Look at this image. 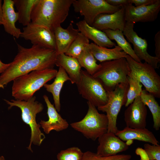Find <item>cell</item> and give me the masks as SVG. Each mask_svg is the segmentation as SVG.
I'll use <instances>...</instances> for the list:
<instances>
[{"mask_svg": "<svg viewBox=\"0 0 160 160\" xmlns=\"http://www.w3.org/2000/svg\"><path fill=\"white\" fill-rule=\"evenodd\" d=\"M18 53L7 69L0 76V88L15 79L35 70L53 68L55 50L33 45L29 48L17 44Z\"/></svg>", "mask_w": 160, "mask_h": 160, "instance_id": "1", "label": "cell"}, {"mask_svg": "<svg viewBox=\"0 0 160 160\" xmlns=\"http://www.w3.org/2000/svg\"><path fill=\"white\" fill-rule=\"evenodd\" d=\"M74 0H39L31 16V23L53 32L66 20Z\"/></svg>", "mask_w": 160, "mask_h": 160, "instance_id": "2", "label": "cell"}, {"mask_svg": "<svg viewBox=\"0 0 160 160\" xmlns=\"http://www.w3.org/2000/svg\"><path fill=\"white\" fill-rule=\"evenodd\" d=\"M57 71L53 68L35 70L13 80L12 95L15 100L27 101L48 81L55 77Z\"/></svg>", "mask_w": 160, "mask_h": 160, "instance_id": "3", "label": "cell"}, {"mask_svg": "<svg viewBox=\"0 0 160 160\" xmlns=\"http://www.w3.org/2000/svg\"><path fill=\"white\" fill-rule=\"evenodd\" d=\"M36 97L33 96L27 101L12 100L11 101L4 99L9 105L8 109L16 106L19 108L21 111V118L23 121L29 125L31 133L30 143L27 148L32 152L31 148L32 143L39 146L45 138L40 128L41 125L37 124L36 116L37 114L43 109L42 104L36 100Z\"/></svg>", "mask_w": 160, "mask_h": 160, "instance_id": "4", "label": "cell"}, {"mask_svg": "<svg viewBox=\"0 0 160 160\" xmlns=\"http://www.w3.org/2000/svg\"><path fill=\"white\" fill-rule=\"evenodd\" d=\"M100 64V68L92 76L100 81L107 92L113 90L119 84L127 81L131 70L125 58L106 61Z\"/></svg>", "mask_w": 160, "mask_h": 160, "instance_id": "5", "label": "cell"}, {"mask_svg": "<svg viewBox=\"0 0 160 160\" xmlns=\"http://www.w3.org/2000/svg\"><path fill=\"white\" fill-rule=\"evenodd\" d=\"M87 103L88 109L85 117L70 125L86 138L95 140L107 132L108 119L106 115L99 113L96 107L90 102L87 101Z\"/></svg>", "mask_w": 160, "mask_h": 160, "instance_id": "6", "label": "cell"}, {"mask_svg": "<svg viewBox=\"0 0 160 160\" xmlns=\"http://www.w3.org/2000/svg\"><path fill=\"white\" fill-rule=\"evenodd\" d=\"M76 85L80 95L95 107L107 103L108 92L100 80L85 70H81L80 79Z\"/></svg>", "mask_w": 160, "mask_h": 160, "instance_id": "7", "label": "cell"}, {"mask_svg": "<svg viewBox=\"0 0 160 160\" xmlns=\"http://www.w3.org/2000/svg\"><path fill=\"white\" fill-rule=\"evenodd\" d=\"M126 59L130 74L137 78L145 89L155 97H160V77L155 69L147 63L138 62L127 55Z\"/></svg>", "mask_w": 160, "mask_h": 160, "instance_id": "8", "label": "cell"}, {"mask_svg": "<svg viewBox=\"0 0 160 160\" xmlns=\"http://www.w3.org/2000/svg\"><path fill=\"white\" fill-rule=\"evenodd\" d=\"M129 87L127 81L119 84L114 90L108 92V99L107 103L97 107L98 110L106 113L108 121L107 132L115 134L119 130L117 127V116L122 107L126 103Z\"/></svg>", "mask_w": 160, "mask_h": 160, "instance_id": "9", "label": "cell"}, {"mask_svg": "<svg viewBox=\"0 0 160 160\" xmlns=\"http://www.w3.org/2000/svg\"><path fill=\"white\" fill-rule=\"evenodd\" d=\"M72 5L74 11L83 16L84 20L91 26L98 15L113 13L121 7L110 5L105 0H74Z\"/></svg>", "mask_w": 160, "mask_h": 160, "instance_id": "10", "label": "cell"}, {"mask_svg": "<svg viewBox=\"0 0 160 160\" xmlns=\"http://www.w3.org/2000/svg\"><path fill=\"white\" fill-rule=\"evenodd\" d=\"M134 23L126 22L123 31L127 40L131 43L133 46L134 52L139 59L141 61L144 60L145 62L152 66L155 69L158 68V63L160 60L155 56H152L147 52L148 44L145 39L139 36L134 30Z\"/></svg>", "mask_w": 160, "mask_h": 160, "instance_id": "11", "label": "cell"}, {"mask_svg": "<svg viewBox=\"0 0 160 160\" xmlns=\"http://www.w3.org/2000/svg\"><path fill=\"white\" fill-rule=\"evenodd\" d=\"M20 37L30 41L33 45L55 50L54 32L43 26L31 23L23 28Z\"/></svg>", "mask_w": 160, "mask_h": 160, "instance_id": "12", "label": "cell"}, {"mask_svg": "<svg viewBox=\"0 0 160 160\" xmlns=\"http://www.w3.org/2000/svg\"><path fill=\"white\" fill-rule=\"evenodd\" d=\"M126 22H151L157 19L160 11V0L152 4L136 7L129 4L124 7Z\"/></svg>", "mask_w": 160, "mask_h": 160, "instance_id": "13", "label": "cell"}, {"mask_svg": "<svg viewBox=\"0 0 160 160\" xmlns=\"http://www.w3.org/2000/svg\"><path fill=\"white\" fill-rule=\"evenodd\" d=\"M147 115L146 106L140 96L137 97L125 110L124 120L126 127L133 129L145 128Z\"/></svg>", "mask_w": 160, "mask_h": 160, "instance_id": "14", "label": "cell"}, {"mask_svg": "<svg viewBox=\"0 0 160 160\" xmlns=\"http://www.w3.org/2000/svg\"><path fill=\"white\" fill-rule=\"evenodd\" d=\"M98 141L99 145L96 153L101 156L115 155L129 148V145L126 143L112 132L105 133L98 138Z\"/></svg>", "mask_w": 160, "mask_h": 160, "instance_id": "15", "label": "cell"}, {"mask_svg": "<svg viewBox=\"0 0 160 160\" xmlns=\"http://www.w3.org/2000/svg\"><path fill=\"white\" fill-rule=\"evenodd\" d=\"M126 22L124 7H122L114 13L98 15L91 26L102 31L107 29L118 30L123 32Z\"/></svg>", "mask_w": 160, "mask_h": 160, "instance_id": "16", "label": "cell"}, {"mask_svg": "<svg viewBox=\"0 0 160 160\" xmlns=\"http://www.w3.org/2000/svg\"><path fill=\"white\" fill-rule=\"evenodd\" d=\"M43 97L47 107V113L48 117V120H41L40 122L44 132L48 134L52 130L59 132L67 129L69 124L66 120L58 113L47 95H44Z\"/></svg>", "mask_w": 160, "mask_h": 160, "instance_id": "17", "label": "cell"}, {"mask_svg": "<svg viewBox=\"0 0 160 160\" xmlns=\"http://www.w3.org/2000/svg\"><path fill=\"white\" fill-rule=\"evenodd\" d=\"M2 25L5 32L16 38L20 37L22 32L15 25L18 16L14 9V2L12 0H4L2 5Z\"/></svg>", "mask_w": 160, "mask_h": 160, "instance_id": "18", "label": "cell"}, {"mask_svg": "<svg viewBox=\"0 0 160 160\" xmlns=\"http://www.w3.org/2000/svg\"><path fill=\"white\" fill-rule=\"evenodd\" d=\"M79 32L71 23L66 28L60 26L55 29L54 33L57 55L66 52Z\"/></svg>", "mask_w": 160, "mask_h": 160, "instance_id": "19", "label": "cell"}, {"mask_svg": "<svg viewBox=\"0 0 160 160\" xmlns=\"http://www.w3.org/2000/svg\"><path fill=\"white\" fill-rule=\"evenodd\" d=\"M79 32L89 39L92 41L97 45L108 48L116 46L105 32L88 24L84 20L76 23Z\"/></svg>", "mask_w": 160, "mask_h": 160, "instance_id": "20", "label": "cell"}, {"mask_svg": "<svg viewBox=\"0 0 160 160\" xmlns=\"http://www.w3.org/2000/svg\"><path fill=\"white\" fill-rule=\"evenodd\" d=\"M115 134L124 141L137 140L155 145L159 143L153 132L145 128L133 129L126 127L122 130H118Z\"/></svg>", "mask_w": 160, "mask_h": 160, "instance_id": "21", "label": "cell"}, {"mask_svg": "<svg viewBox=\"0 0 160 160\" xmlns=\"http://www.w3.org/2000/svg\"><path fill=\"white\" fill-rule=\"evenodd\" d=\"M55 65L63 68L71 79L72 84H77L81 77V67L76 58L65 54L57 55Z\"/></svg>", "mask_w": 160, "mask_h": 160, "instance_id": "22", "label": "cell"}, {"mask_svg": "<svg viewBox=\"0 0 160 160\" xmlns=\"http://www.w3.org/2000/svg\"><path fill=\"white\" fill-rule=\"evenodd\" d=\"M87 47L95 59L100 63L112 60L126 58L127 54L122 51L118 46H115L113 49L98 46L93 43H89Z\"/></svg>", "mask_w": 160, "mask_h": 160, "instance_id": "23", "label": "cell"}, {"mask_svg": "<svg viewBox=\"0 0 160 160\" xmlns=\"http://www.w3.org/2000/svg\"><path fill=\"white\" fill-rule=\"evenodd\" d=\"M71 79L64 70L59 67L58 71L53 82L50 84H46L44 85L46 90L52 94L55 107L58 112L60 110V94L64 83Z\"/></svg>", "mask_w": 160, "mask_h": 160, "instance_id": "24", "label": "cell"}, {"mask_svg": "<svg viewBox=\"0 0 160 160\" xmlns=\"http://www.w3.org/2000/svg\"><path fill=\"white\" fill-rule=\"evenodd\" d=\"M39 0H14L17 10L18 21L25 26L31 23V16L33 8Z\"/></svg>", "mask_w": 160, "mask_h": 160, "instance_id": "25", "label": "cell"}, {"mask_svg": "<svg viewBox=\"0 0 160 160\" xmlns=\"http://www.w3.org/2000/svg\"><path fill=\"white\" fill-rule=\"evenodd\" d=\"M140 97L144 104L150 109L153 116V128L156 131L160 128V106L155 97L145 90H142Z\"/></svg>", "mask_w": 160, "mask_h": 160, "instance_id": "26", "label": "cell"}, {"mask_svg": "<svg viewBox=\"0 0 160 160\" xmlns=\"http://www.w3.org/2000/svg\"><path fill=\"white\" fill-rule=\"evenodd\" d=\"M105 33L108 37L111 40H114L120 47L127 55L131 57L135 61L141 62L134 53L130 44L126 39L122 31L117 30H112L107 29L103 31Z\"/></svg>", "mask_w": 160, "mask_h": 160, "instance_id": "27", "label": "cell"}, {"mask_svg": "<svg viewBox=\"0 0 160 160\" xmlns=\"http://www.w3.org/2000/svg\"><path fill=\"white\" fill-rule=\"evenodd\" d=\"M77 59L81 66L84 68L88 73L92 76L100 68V63H97V60L89 50L87 46Z\"/></svg>", "mask_w": 160, "mask_h": 160, "instance_id": "28", "label": "cell"}, {"mask_svg": "<svg viewBox=\"0 0 160 160\" xmlns=\"http://www.w3.org/2000/svg\"><path fill=\"white\" fill-rule=\"evenodd\" d=\"M129 87L127 94V100L125 106L127 107L135 99L140 96L142 90V85L139 80L130 73L127 77Z\"/></svg>", "mask_w": 160, "mask_h": 160, "instance_id": "29", "label": "cell"}, {"mask_svg": "<svg viewBox=\"0 0 160 160\" xmlns=\"http://www.w3.org/2000/svg\"><path fill=\"white\" fill-rule=\"evenodd\" d=\"M89 43V39L79 32L65 54L76 58L85 47Z\"/></svg>", "mask_w": 160, "mask_h": 160, "instance_id": "30", "label": "cell"}, {"mask_svg": "<svg viewBox=\"0 0 160 160\" xmlns=\"http://www.w3.org/2000/svg\"><path fill=\"white\" fill-rule=\"evenodd\" d=\"M83 153L79 148L73 147L61 151L57 158L58 160H81Z\"/></svg>", "mask_w": 160, "mask_h": 160, "instance_id": "31", "label": "cell"}, {"mask_svg": "<svg viewBox=\"0 0 160 160\" xmlns=\"http://www.w3.org/2000/svg\"><path fill=\"white\" fill-rule=\"evenodd\" d=\"M131 157L130 155L124 154L103 157L98 155L96 153L88 151L83 153L81 160H130Z\"/></svg>", "mask_w": 160, "mask_h": 160, "instance_id": "32", "label": "cell"}, {"mask_svg": "<svg viewBox=\"0 0 160 160\" xmlns=\"http://www.w3.org/2000/svg\"><path fill=\"white\" fill-rule=\"evenodd\" d=\"M144 150L149 160H160V145L145 144Z\"/></svg>", "mask_w": 160, "mask_h": 160, "instance_id": "33", "label": "cell"}, {"mask_svg": "<svg viewBox=\"0 0 160 160\" xmlns=\"http://www.w3.org/2000/svg\"><path fill=\"white\" fill-rule=\"evenodd\" d=\"M157 0H128L129 4H134L136 7L148 6L156 3Z\"/></svg>", "mask_w": 160, "mask_h": 160, "instance_id": "34", "label": "cell"}, {"mask_svg": "<svg viewBox=\"0 0 160 160\" xmlns=\"http://www.w3.org/2000/svg\"><path fill=\"white\" fill-rule=\"evenodd\" d=\"M155 41V56L160 60V31H159L155 35L154 38Z\"/></svg>", "mask_w": 160, "mask_h": 160, "instance_id": "35", "label": "cell"}, {"mask_svg": "<svg viewBox=\"0 0 160 160\" xmlns=\"http://www.w3.org/2000/svg\"><path fill=\"white\" fill-rule=\"evenodd\" d=\"M106 2L112 6L124 7L129 4L128 0H105Z\"/></svg>", "mask_w": 160, "mask_h": 160, "instance_id": "36", "label": "cell"}, {"mask_svg": "<svg viewBox=\"0 0 160 160\" xmlns=\"http://www.w3.org/2000/svg\"><path fill=\"white\" fill-rule=\"evenodd\" d=\"M136 154L139 155L140 159L143 160H149L148 156L144 149L140 148H138L136 150Z\"/></svg>", "mask_w": 160, "mask_h": 160, "instance_id": "37", "label": "cell"}, {"mask_svg": "<svg viewBox=\"0 0 160 160\" xmlns=\"http://www.w3.org/2000/svg\"><path fill=\"white\" fill-rule=\"evenodd\" d=\"M10 63L6 64L4 63L0 60V73H2L8 67Z\"/></svg>", "mask_w": 160, "mask_h": 160, "instance_id": "38", "label": "cell"}, {"mask_svg": "<svg viewBox=\"0 0 160 160\" xmlns=\"http://www.w3.org/2000/svg\"><path fill=\"white\" fill-rule=\"evenodd\" d=\"M2 2V0H0V25H2L3 23Z\"/></svg>", "mask_w": 160, "mask_h": 160, "instance_id": "39", "label": "cell"}, {"mask_svg": "<svg viewBox=\"0 0 160 160\" xmlns=\"http://www.w3.org/2000/svg\"><path fill=\"white\" fill-rule=\"evenodd\" d=\"M0 160H5L4 157L3 156H0Z\"/></svg>", "mask_w": 160, "mask_h": 160, "instance_id": "40", "label": "cell"}, {"mask_svg": "<svg viewBox=\"0 0 160 160\" xmlns=\"http://www.w3.org/2000/svg\"><path fill=\"white\" fill-rule=\"evenodd\" d=\"M140 160H143L140 159Z\"/></svg>", "mask_w": 160, "mask_h": 160, "instance_id": "41", "label": "cell"}]
</instances>
